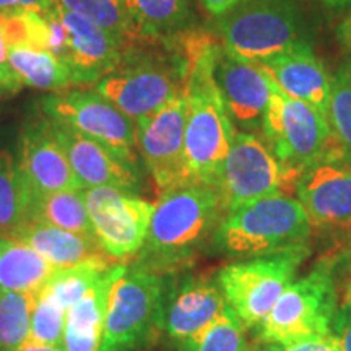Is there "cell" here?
Listing matches in <instances>:
<instances>
[{
	"label": "cell",
	"instance_id": "74e56055",
	"mask_svg": "<svg viewBox=\"0 0 351 351\" xmlns=\"http://www.w3.org/2000/svg\"><path fill=\"white\" fill-rule=\"evenodd\" d=\"M23 83L8 65H0V95H12L20 90Z\"/></svg>",
	"mask_w": 351,
	"mask_h": 351
},
{
	"label": "cell",
	"instance_id": "f1b7e54d",
	"mask_svg": "<svg viewBox=\"0 0 351 351\" xmlns=\"http://www.w3.org/2000/svg\"><path fill=\"white\" fill-rule=\"evenodd\" d=\"M327 121L341 160L351 165V59L332 75V95Z\"/></svg>",
	"mask_w": 351,
	"mask_h": 351
},
{
	"label": "cell",
	"instance_id": "7402d4cb",
	"mask_svg": "<svg viewBox=\"0 0 351 351\" xmlns=\"http://www.w3.org/2000/svg\"><path fill=\"white\" fill-rule=\"evenodd\" d=\"M10 238L28 244L56 269H65L83 262L112 261L103 251L95 236L67 231L43 223H25Z\"/></svg>",
	"mask_w": 351,
	"mask_h": 351
},
{
	"label": "cell",
	"instance_id": "8fae6325",
	"mask_svg": "<svg viewBox=\"0 0 351 351\" xmlns=\"http://www.w3.org/2000/svg\"><path fill=\"white\" fill-rule=\"evenodd\" d=\"M285 186H289L287 174L265 140L252 132L236 130L215 186L225 215L241 205L285 192Z\"/></svg>",
	"mask_w": 351,
	"mask_h": 351
},
{
	"label": "cell",
	"instance_id": "8d00e7d4",
	"mask_svg": "<svg viewBox=\"0 0 351 351\" xmlns=\"http://www.w3.org/2000/svg\"><path fill=\"white\" fill-rule=\"evenodd\" d=\"M243 0H199L202 7L207 10L215 19H221L230 13L232 8L238 7Z\"/></svg>",
	"mask_w": 351,
	"mask_h": 351
},
{
	"label": "cell",
	"instance_id": "d590c367",
	"mask_svg": "<svg viewBox=\"0 0 351 351\" xmlns=\"http://www.w3.org/2000/svg\"><path fill=\"white\" fill-rule=\"evenodd\" d=\"M56 5V0H0V13L46 12Z\"/></svg>",
	"mask_w": 351,
	"mask_h": 351
},
{
	"label": "cell",
	"instance_id": "603a6c76",
	"mask_svg": "<svg viewBox=\"0 0 351 351\" xmlns=\"http://www.w3.org/2000/svg\"><path fill=\"white\" fill-rule=\"evenodd\" d=\"M137 39L168 41L194 28L192 0H122Z\"/></svg>",
	"mask_w": 351,
	"mask_h": 351
},
{
	"label": "cell",
	"instance_id": "d6a6232c",
	"mask_svg": "<svg viewBox=\"0 0 351 351\" xmlns=\"http://www.w3.org/2000/svg\"><path fill=\"white\" fill-rule=\"evenodd\" d=\"M65 326L67 311L46 288H43L36 295L33 307L29 340L44 345L62 346Z\"/></svg>",
	"mask_w": 351,
	"mask_h": 351
},
{
	"label": "cell",
	"instance_id": "9c48e42d",
	"mask_svg": "<svg viewBox=\"0 0 351 351\" xmlns=\"http://www.w3.org/2000/svg\"><path fill=\"white\" fill-rule=\"evenodd\" d=\"M166 276L137 263L127 265L109 296L99 351H130L161 327Z\"/></svg>",
	"mask_w": 351,
	"mask_h": 351
},
{
	"label": "cell",
	"instance_id": "6da1fadb",
	"mask_svg": "<svg viewBox=\"0 0 351 351\" xmlns=\"http://www.w3.org/2000/svg\"><path fill=\"white\" fill-rule=\"evenodd\" d=\"M184 41L189 56L184 88L187 103L184 181L186 186L202 184L215 187L236 134L213 78L218 44L192 32L186 33Z\"/></svg>",
	"mask_w": 351,
	"mask_h": 351
},
{
	"label": "cell",
	"instance_id": "f546056e",
	"mask_svg": "<svg viewBox=\"0 0 351 351\" xmlns=\"http://www.w3.org/2000/svg\"><path fill=\"white\" fill-rule=\"evenodd\" d=\"M116 263L114 261H95L83 262L78 265L57 269L46 283L47 291L62 304L65 311L72 309L83 296L95 287L96 282L104 275L109 267Z\"/></svg>",
	"mask_w": 351,
	"mask_h": 351
},
{
	"label": "cell",
	"instance_id": "484cf974",
	"mask_svg": "<svg viewBox=\"0 0 351 351\" xmlns=\"http://www.w3.org/2000/svg\"><path fill=\"white\" fill-rule=\"evenodd\" d=\"M28 221L95 236L85 205V197H83V189L32 195Z\"/></svg>",
	"mask_w": 351,
	"mask_h": 351
},
{
	"label": "cell",
	"instance_id": "60d3db41",
	"mask_svg": "<svg viewBox=\"0 0 351 351\" xmlns=\"http://www.w3.org/2000/svg\"><path fill=\"white\" fill-rule=\"evenodd\" d=\"M7 44L3 39V29H2V19H0V65H7Z\"/></svg>",
	"mask_w": 351,
	"mask_h": 351
},
{
	"label": "cell",
	"instance_id": "cb8c5ba5",
	"mask_svg": "<svg viewBox=\"0 0 351 351\" xmlns=\"http://www.w3.org/2000/svg\"><path fill=\"white\" fill-rule=\"evenodd\" d=\"M56 270L28 244L0 236V291L38 293Z\"/></svg>",
	"mask_w": 351,
	"mask_h": 351
},
{
	"label": "cell",
	"instance_id": "277c9868",
	"mask_svg": "<svg viewBox=\"0 0 351 351\" xmlns=\"http://www.w3.org/2000/svg\"><path fill=\"white\" fill-rule=\"evenodd\" d=\"M187 70L186 41L168 56L129 46L121 64L95 83V91L137 122L184 93Z\"/></svg>",
	"mask_w": 351,
	"mask_h": 351
},
{
	"label": "cell",
	"instance_id": "d4e9b609",
	"mask_svg": "<svg viewBox=\"0 0 351 351\" xmlns=\"http://www.w3.org/2000/svg\"><path fill=\"white\" fill-rule=\"evenodd\" d=\"M7 65L20 82L38 90H65L73 85L70 69L51 51L32 46H10Z\"/></svg>",
	"mask_w": 351,
	"mask_h": 351
},
{
	"label": "cell",
	"instance_id": "ac0fdd59",
	"mask_svg": "<svg viewBox=\"0 0 351 351\" xmlns=\"http://www.w3.org/2000/svg\"><path fill=\"white\" fill-rule=\"evenodd\" d=\"M228 307L217 278L184 276L166 288L161 327L181 345L210 326Z\"/></svg>",
	"mask_w": 351,
	"mask_h": 351
},
{
	"label": "cell",
	"instance_id": "836d02e7",
	"mask_svg": "<svg viewBox=\"0 0 351 351\" xmlns=\"http://www.w3.org/2000/svg\"><path fill=\"white\" fill-rule=\"evenodd\" d=\"M263 351H341V348L335 339V335L328 333V335L293 341V343H270L265 345V350Z\"/></svg>",
	"mask_w": 351,
	"mask_h": 351
},
{
	"label": "cell",
	"instance_id": "2e32d148",
	"mask_svg": "<svg viewBox=\"0 0 351 351\" xmlns=\"http://www.w3.org/2000/svg\"><path fill=\"white\" fill-rule=\"evenodd\" d=\"M15 160L32 195L82 189L52 122L43 112L21 130Z\"/></svg>",
	"mask_w": 351,
	"mask_h": 351
},
{
	"label": "cell",
	"instance_id": "ba28073f",
	"mask_svg": "<svg viewBox=\"0 0 351 351\" xmlns=\"http://www.w3.org/2000/svg\"><path fill=\"white\" fill-rule=\"evenodd\" d=\"M337 289L332 267L319 263L306 276L293 282L262 320L261 339L265 345L293 343L332 333Z\"/></svg>",
	"mask_w": 351,
	"mask_h": 351
},
{
	"label": "cell",
	"instance_id": "f35d334b",
	"mask_svg": "<svg viewBox=\"0 0 351 351\" xmlns=\"http://www.w3.org/2000/svg\"><path fill=\"white\" fill-rule=\"evenodd\" d=\"M337 38H339V43L345 47L351 57V13L337 28Z\"/></svg>",
	"mask_w": 351,
	"mask_h": 351
},
{
	"label": "cell",
	"instance_id": "4316f807",
	"mask_svg": "<svg viewBox=\"0 0 351 351\" xmlns=\"http://www.w3.org/2000/svg\"><path fill=\"white\" fill-rule=\"evenodd\" d=\"M29 189L21 178L15 156L0 150V236L15 234L28 221Z\"/></svg>",
	"mask_w": 351,
	"mask_h": 351
},
{
	"label": "cell",
	"instance_id": "ab89813d",
	"mask_svg": "<svg viewBox=\"0 0 351 351\" xmlns=\"http://www.w3.org/2000/svg\"><path fill=\"white\" fill-rule=\"evenodd\" d=\"M16 351H65V350H64V346L44 345V343H38V341L28 340V341H25V343L21 345Z\"/></svg>",
	"mask_w": 351,
	"mask_h": 351
},
{
	"label": "cell",
	"instance_id": "7c38bea8",
	"mask_svg": "<svg viewBox=\"0 0 351 351\" xmlns=\"http://www.w3.org/2000/svg\"><path fill=\"white\" fill-rule=\"evenodd\" d=\"M93 232L112 261L134 258L143 247L155 204L117 187L83 189Z\"/></svg>",
	"mask_w": 351,
	"mask_h": 351
},
{
	"label": "cell",
	"instance_id": "4fadbf2b",
	"mask_svg": "<svg viewBox=\"0 0 351 351\" xmlns=\"http://www.w3.org/2000/svg\"><path fill=\"white\" fill-rule=\"evenodd\" d=\"M186 121L187 103L182 93L168 101L155 112L135 122L138 153L160 194L186 186L184 181Z\"/></svg>",
	"mask_w": 351,
	"mask_h": 351
},
{
	"label": "cell",
	"instance_id": "7a4b0ae2",
	"mask_svg": "<svg viewBox=\"0 0 351 351\" xmlns=\"http://www.w3.org/2000/svg\"><path fill=\"white\" fill-rule=\"evenodd\" d=\"M225 217L217 189L189 184L160 194L137 265L169 275L195 261Z\"/></svg>",
	"mask_w": 351,
	"mask_h": 351
},
{
	"label": "cell",
	"instance_id": "e575fe53",
	"mask_svg": "<svg viewBox=\"0 0 351 351\" xmlns=\"http://www.w3.org/2000/svg\"><path fill=\"white\" fill-rule=\"evenodd\" d=\"M332 333L339 341L341 351H351V300L337 309L332 322Z\"/></svg>",
	"mask_w": 351,
	"mask_h": 351
},
{
	"label": "cell",
	"instance_id": "30bf717a",
	"mask_svg": "<svg viewBox=\"0 0 351 351\" xmlns=\"http://www.w3.org/2000/svg\"><path fill=\"white\" fill-rule=\"evenodd\" d=\"M51 121L80 132L137 165V125L135 121L109 103L95 90H70L51 95L39 103Z\"/></svg>",
	"mask_w": 351,
	"mask_h": 351
},
{
	"label": "cell",
	"instance_id": "52a82bcc",
	"mask_svg": "<svg viewBox=\"0 0 351 351\" xmlns=\"http://www.w3.org/2000/svg\"><path fill=\"white\" fill-rule=\"evenodd\" d=\"M307 257L306 244L267 256L239 258L218 271L217 283L226 304L245 328L261 326Z\"/></svg>",
	"mask_w": 351,
	"mask_h": 351
},
{
	"label": "cell",
	"instance_id": "9a60e30c",
	"mask_svg": "<svg viewBox=\"0 0 351 351\" xmlns=\"http://www.w3.org/2000/svg\"><path fill=\"white\" fill-rule=\"evenodd\" d=\"M213 78L232 125L243 132L262 130L263 116L271 98L274 82L257 64L236 59L218 44Z\"/></svg>",
	"mask_w": 351,
	"mask_h": 351
},
{
	"label": "cell",
	"instance_id": "ffe728a7",
	"mask_svg": "<svg viewBox=\"0 0 351 351\" xmlns=\"http://www.w3.org/2000/svg\"><path fill=\"white\" fill-rule=\"evenodd\" d=\"M257 65L285 95L304 101L327 119L332 75L314 52L313 44H301Z\"/></svg>",
	"mask_w": 351,
	"mask_h": 351
},
{
	"label": "cell",
	"instance_id": "5bb4252c",
	"mask_svg": "<svg viewBox=\"0 0 351 351\" xmlns=\"http://www.w3.org/2000/svg\"><path fill=\"white\" fill-rule=\"evenodd\" d=\"M295 192L313 228L351 232L350 163L337 156L311 166L296 181Z\"/></svg>",
	"mask_w": 351,
	"mask_h": 351
},
{
	"label": "cell",
	"instance_id": "d6986e66",
	"mask_svg": "<svg viewBox=\"0 0 351 351\" xmlns=\"http://www.w3.org/2000/svg\"><path fill=\"white\" fill-rule=\"evenodd\" d=\"M59 7V5H57ZM60 20L69 34L65 65L72 73L73 85H90L112 72L121 64L130 44L112 36L93 21L59 7Z\"/></svg>",
	"mask_w": 351,
	"mask_h": 351
},
{
	"label": "cell",
	"instance_id": "4dcf8cb0",
	"mask_svg": "<svg viewBox=\"0 0 351 351\" xmlns=\"http://www.w3.org/2000/svg\"><path fill=\"white\" fill-rule=\"evenodd\" d=\"M56 3L64 10L85 16L127 44L137 39L122 0H56Z\"/></svg>",
	"mask_w": 351,
	"mask_h": 351
},
{
	"label": "cell",
	"instance_id": "b9f144b4",
	"mask_svg": "<svg viewBox=\"0 0 351 351\" xmlns=\"http://www.w3.org/2000/svg\"><path fill=\"white\" fill-rule=\"evenodd\" d=\"M324 3L330 7H350L351 5V0H322Z\"/></svg>",
	"mask_w": 351,
	"mask_h": 351
},
{
	"label": "cell",
	"instance_id": "e0dca14e",
	"mask_svg": "<svg viewBox=\"0 0 351 351\" xmlns=\"http://www.w3.org/2000/svg\"><path fill=\"white\" fill-rule=\"evenodd\" d=\"M51 122L82 189L117 187L138 195L140 174L137 165L124 160L106 145L96 142L80 132L59 122Z\"/></svg>",
	"mask_w": 351,
	"mask_h": 351
},
{
	"label": "cell",
	"instance_id": "83f0119b",
	"mask_svg": "<svg viewBox=\"0 0 351 351\" xmlns=\"http://www.w3.org/2000/svg\"><path fill=\"white\" fill-rule=\"evenodd\" d=\"M38 293L0 291V351H16L29 340Z\"/></svg>",
	"mask_w": 351,
	"mask_h": 351
},
{
	"label": "cell",
	"instance_id": "5b68a950",
	"mask_svg": "<svg viewBox=\"0 0 351 351\" xmlns=\"http://www.w3.org/2000/svg\"><path fill=\"white\" fill-rule=\"evenodd\" d=\"M218 21L223 49L251 64L313 44L300 0H243Z\"/></svg>",
	"mask_w": 351,
	"mask_h": 351
},
{
	"label": "cell",
	"instance_id": "8992f818",
	"mask_svg": "<svg viewBox=\"0 0 351 351\" xmlns=\"http://www.w3.org/2000/svg\"><path fill=\"white\" fill-rule=\"evenodd\" d=\"M262 135L293 187L311 166L339 156L326 117L304 101L285 95L275 83L263 116Z\"/></svg>",
	"mask_w": 351,
	"mask_h": 351
},
{
	"label": "cell",
	"instance_id": "1f68e13d",
	"mask_svg": "<svg viewBox=\"0 0 351 351\" xmlns=\"http://www.w3.org/2000/svg\"><path fill=\"white\" fill-rule=\"evenodd\" d=\"M245 327L230 306L210 326L179 345L181 351H252L245 340Z\"/></svg>",
	"mask_w": 351,
	"mask_h": 351
},
{
	"label": "cell",
	"instance_id": "3957f363",
	"mask_svg": "<svg viewBox=\"0 0 351 351\" xmlns=\"http://www.w3.org/2000/svg\"><path fill=\"white\" fill-rule=\"evenodd\" d=\"M311 234L313 225L301 202L280 192L228 212L212 245L239 261L306 245Z\"/></svg>",
	"mask_w": 351,
	"mask_h": 351
},
{
	"label": "cell",
	"instance_id": "44dd1931",
	"mask_svg": "<svg viewBox=\"0 0 351 351\" xmlns=\"http://www.w3.org/2000/svg\"><path fill=\"white\" fill-rule=\"evenodd\" d=\"M127 270L125 262L112 263L96 285L67 313L62 346L65 351H99L109 296Z\"/></svg>",
	"mask_w": 351,
	"mask_h": 351
},
{
	"label": "cell",
	"instance_id": "7bdbcfd3",
	"mask_svg": "<svg viewBox=\"0 0 351 351\" xmlns=\"http://www.w3.org/2000/svg\"><path fill=\"white\" fill-rule=\"evenodd\" d=\"M350 296H351V285H350ZM350 300H351V298H350Z\"/></svg>",
	"mask_w": 351,
	"mask_h": 351
}]
</instances>
